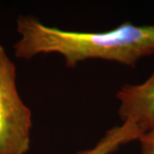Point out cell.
Returning a JSON list of instances; mask_svg holds the SVG:
<instances>
[{"mask_svg":"<svg viewBox=\"0 0 154 154\" xmlns=\"http://www.w3.org/2000/svg\"><path fill=\"white\" fill-rule=\"evenodd\" d=\"M17 28L21 38L13 45L15 56L25 60L38 54L57 53L69 68L88 59L134 68L140 59L154 54V25L138 26L128 22L105 32H78L50 27L33 17L20 16Z\"/></svg>","mask_w":154,"mask_h":154,"instance_id":"obj_1","label":"cell"},{"mask_svg":"<svg viewBox=\"0 0 154 154\" xmlns=\"http://www.w3.org/2000/svg\"><path fill=\"white\" fill-rule=\"evenodd\" d=\"M32 128V111L17 90L15 63L0 45V154H27Z\"/></svg>","mask_w":154,"mask_h":154,"instance_id":"obj_2","label":"cell"},{"mask_svg":"<svg viewBox=\"0 0 154 154\" xmlns=\"http://www.w3.org/2000/svg\"><path fill=\"white\" fill-rule=\"evenodd\" d=\"M142 133L134 122H123L121 125L112 127L92 148L75 154H112L124 144L139 140Z\"/></svg>","mask_w":154,"mask_h":154,"instance_id":"obj_4","label":"cell"},{"mask_svg":"<svg viewBox=\"0 0 154 154\" xmlns=\"http://www.w3.org/2000/svg\"><path fill=\"white\" fill-rule=\"evenodd\" d=\"M138 140L140 143L141 154H154V128L142 134Z\"/></svg>","mask_w":154,"mask_h":154,"instance_id":"obj_5","label":"cell"},{"mask_svg":"<svg viewBox=\"0 0 154 154\" xmlns=\"http://www.w3.org/2000/svg\"><path fill=\"white\" fill-rule=\"evenodd\" d=\"M116 99L122 122H134L142 134L154 128V71L141 84L122 86Z\"/></svg>","mask_w":154,"mask_h":154,"instance_id":"obj_3","label":"cell"}]
</instances>
